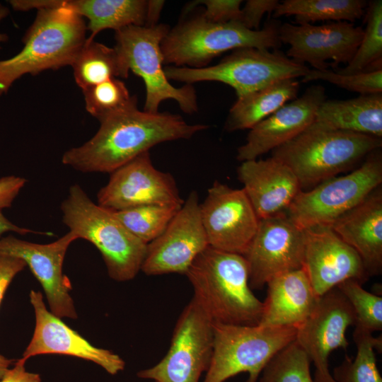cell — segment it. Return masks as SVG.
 I'll list each match as a JSON object with an SVG mask.
<instances>
[{
    "instance_id": "cell-1",
    "label": "cell",
    "mask_w": 382,
    "mask_h": 382,
    "mask_svg": "<svg viewBox=\"0 0 382 382\" xmlns=\"http://www.w3.org/2000/svg\"><path fill=\"white\" fill-rule=\"evenodd\" d=\"M100 124L91 139L64 152V165L83 173H110L158 144L189 139L208 128L168 112L141 111L137 100Z\"/></svg>"
},
{
    "instance_id": "cell-36",
    "label": "cell",
    "mask_w": 382,
    "mask_h": 382,
    "mask_svg": "<svg viewBox=\"0 0 382 382\" xmlns=\"http://www.w3.org/2000/svg\"><path fill=\"white\" fill-rule=\"evenodd\" d=\"M315 80H323L342 88L369 95L382 93V70L363 72L354 74H338L334 70L309 69L302 77L301 82L306 83Z\"/></svg>"
},
{
    "instance_id": "cell-44",
    "label": "cell",
    "mask_w": 382,
    "mask_h": 382,
    "mask_svg": "<svg viewBox=\"0 0 382 382\" xmlns=\"http://www.w3.org/2000/svg\"><path fill=\"white\" fill-rule=\"evenodd\" d=\"M9 14V9L0 3V23ZM8 40V36L0 32V42H5ZM1 48V47H0Z\"/></svg>"
},
{
    "instance_id": "cell-25",
    "label": "cell",
    "mask_w": 382,
    "mask_h": 382,
    "mask_svg": "<svg viewBox=\"0 0 382 382\" xmlns=\"http://www.w3.org/2000/svg\"><path fill=\"white\" fill-rule=\"evenodd\" d=\"M320 128L382 138V93L347 100H325L312 123Z\"/></svg>"
},
{
    "instance_id": "cell-22",
    "label": "cell",
    "mask_w": 382,
    "mask_h": 382,
    "mask_svg": "<svg viewBox=\"0 0 382 382\" xmlns=\"http://www.w3.org/2000/svg\"><path fill=\"white\" fill-rule=\"evenodd\" d=\"M237 175L259 219L286 212L302 190L292 170L272 156L241 162Z\"/></svg>"
},
{
    "instance_id": "cell-32",
    "label": "cell",
    "mask_w": 382,
    "mask_h": 382,
    "mask_svg": "<svg viewBox=\"0 0 382 382\" xmlns=\"http://www.w3.org/2000/svg\"><path fill=\"white\" fill-rule=\"evenodd\" d=\"M180 207L150 204L112 212L133 236L148 244L164 231Z\"/></svg>"
},
{
    "instance_id": "cell-29",
    "label": "cell",
    "mask_w": 382,
    "mask_h": 382,
    "mask_svg": "<svg viewBox=\"0 0 382 382\" xmlns=\"http://www.w3.org/2000/svg\"><path fill=\"white\" fill-rule=\"evenodd\" d=\"M364 0H285L279 2L273 17L294 16L297 24L324 21L354 22L365 13Z\"/></svg>"
},
{
    "instance_id": "cell-16",
    "label": "cell",
    "mask_w": 382,
    "mask_h": 382,
    "mask_svg": "<svg viewBox=\"0 0 382 382\" xmlns=\"http://www.w3.org/2000/svg\"><path fill=\"white\" fill-rule=\"evenodd\" d=\"M199 210L209 246L243 255L259 222L244 190L215 181Z\"/></svg>"
},
{
    "instance_id": "cell-2",
    "label": "cell",
    "mask_w": 382,
    "mask_h": 382,
    "mask_svg": "<svg viewBox=\"0 0 382 382\" xmlns=\"http://www.w3.org/2000/svg\"><path fill=\"white\" fill-rule=\"evenodd\" d=\"M185 275L193 299L212 322L257 325L262 301L249 285V270L243 255L208 246L193 261Z\"/></svg>"
},
{
    "instance_id": "cell-45",
    "label": "cell",
    "mask_w": 382,
    "mask_h": 382,
    "mask_svg": "<svg viewBox=\"0 0 382 382\" xmlns=\"http://www.w3.org/2000/svg\"><path fill=\"white\" fill-rule=\"evenodd\" d=\"M13 360L8 359L0 354V381L12 364Z\"/></svg>"
},
{
    "instance_id": "cell-12",
    "label": "cell",
    "mask_w": 382,
    "mask_h": 382,
    "mask_svg": "<svg viewBox=\"0 0 382 382\" xmlns=\"http://www.w3.org/2000/svg\"><path fill=\"white\" fill-rule=\"evenodd\" d=\"M304 232L286 214L259 219L245 252L251 289H262L280 274L303 268Z\"/></svg>"
},
{
    "instance_id": "cell-18",
    "label": "cell",
    "mask_w": 382,
    "mask_h": 382,
    "mask_svg": "<svg viewBox=\"0 0 382 382\" xmlns=\"http://www.w3.org/2000/svg\"><path fill=\"white\" fill-rule=\"evenodd\" d=\"M76 239L71 231L48 244L34 243L12 236L0 238V254L16 257L25 262L42 286L51 312L59 318H77L69 294L71 284L62 272L66 250Z\"/></svg>"
},
{
    "instance_id": "cell-7",
    "label": "cell",
    "mask_w": 382,
    "mask_h": 382,
    "mask_svg": "<svg viewBox=\"0 0 382 382\" xmlns=\"http://www.w3.org/2000/svg\"><path fill=\"white\" fill-rule=\"evenodd\" d=\"M212 354L203 382H224L248 373L257 382L263 369L282 349L294 342L295 326L262 327L213 322Z\"/></svg>"
},
{
    "instance_id": "cell-4",
    "label": "cell",
    "mask_w": 382,
    "mask_h": 382,
    "mask_svg": "<svg viewBox=\"0 0 382 382\" xmlns=\"http://www.w3.org/2000/svg\"><path fill=\"white\" fill-rule=\"evenodd\" d=\"M381 146L382 138L311 124L273 150L272 157L292 170L301 190H305L347 171Z\"/></svg>"
},
{
    "instance_id": "cell-35",
    "label": "cell",
    "mask_w": 382,
    "mask_h": 382,
    "mask_svg": "<svg viewBox=\"0 0 382 382\" xmlns=\"http://www.w3.org/2000/svg\"><path fill=\"white\" fill-rule=\"evenodd\" d=\"M337 288L350 303L355 315V328L373 333L382 330V297L369 292L354 279L345 281Z\"/></svg>"
},
{
    "instance_id": "cell-6",
    "label": "cell",
    "mask_w": 382,
    "mask_h": 382,
    "mask_svg": "<svg viewBox=\"0 0 382 382\" xmlns=\"http://www.w3.org/2000/svg\"><path fill=\"white\" fill-rule=\"evenodd\" d=\"M279 22L270 20L262 29L253 30L238 21L214 23L199 15L168 31L161 43L163 64L203 68L228 50L279 49Z\"/></svg>"
},
{
    "instance_id": "cell-9",
    "label": "cell",
    "mask_w": 382,
    "mask_h": 382,
    "mask_svg": "<svg viewBox=\"0 0 382 382\" xmlns=\"http://www.w3.org/2000/svg\"><path fill=\"white\" fill-rule=\"evenodd\" d=\"M169 30V27L164 24L127 26L115 31V47L126 68L141 77L144 83V111L157 113L161 103L171 99L178 103L183 112L193 113L198 110L195 88L191 84L174 87L163 69L161 43Z\"/></svg>"
},
{
    "instance_id": "cell-24",
    "label": "cell",
    "mask_w": 382,
    "mask_h": 382,
    "mask_svg": "<svg viewBox=\"0 0 382 382\" xmlns=\"http://www.w3.org/2000/svg\"><path fill=\"white\" fill-rule=\"evenodd\" d=\"M266 286L267 296L257 325L262 327L299 326L319 298L303 268L277 276Z\"/></svg>"
},
{
    "instance_id": "cell-31",
    "label": "cell",
    "mask_w": 382,
    "mask_h": 382,
    "mask_svg": "<svg viewBox=\"0 0 382 382\" xmlns=\"http://www.w3.org/2000/svg\"><path fill=\"white\" fill-rule=\"evenodd\" d=\"M353 339L357 347L354 359L345 357L342 364L334 369L335 382H382L376 365L375 349L381 350V337L355 328Z\"/></svg>"
},
{
    "instance_id": "cell-33",
    "label": "cell",
    "mask_w": 382,
    "mask_h": 382,
    "mask_svg": "<svg viewBox=\"0 0 382 382\" xmlns=\"http://www.w3.org/2000/svg\"><path fill=\"white\" fill-rule=\"evenodd\" d=\"M310 365L309 357L294 340L270 360L260 374V382H316Z\"/></svg>"
},
{
    "instance_id": "cell-38",
    "label": "cell",
    "mask_w": 382,
    "mask_h": 382,
    "mask_svg": "<svg viewBox=\"0 0 382 382\" xmlns=\"http://www.w3.org/2000/svg\"><path fill=\"white\" fill-rule=\"evenodd\" d=\"M277 0H248L241 8L240 23L249 30H257L263 16L274 12Z\"/></svg>"
},
{
    "instance_id": "cell-15",
    "label": "cell",
    "mask_w": 382,
    "mask_h": 382,
    "mask_svg": "<svg viewBox=\"0 0 382 382\" xmlns=\"http://www.w3.org/2000/svg\"><path fill=\"white\" fill-rule=\"evenodd\" d=\"M354 324L350 303L335 287L319 296L311 313L296 327L295 340L315 366L316 382H335L329 371V357L337 349H347L346 332Z\"/></svg>"
},
{
    "instance_id": "cell-37",
    "label": "cell",
    "mask_w": 382,
    "mask_h": 382,
    "mask_svg": "<svg viewBox=\"0 0 382 382\" xmlns=\"http://www.w3.org/2000/svg\"><path fill=\"white\" fill-rule=\"evenodd\" d=\"M241 0H200L187 5L184 11L188 12L197 5H204L205 9L201 16L214 23L240 22L241 17Z\"/></svg>"
},
{
    "instance_id": "cell-23",
    "label": "cell",
    "mask_w": 382,
    "mask_h": 382,
    "mask_svg": "<svg viewBox=\"0 0 382 382\" xmlns=\"http://www.w3.org/2000/svg\"><path fill=\"white\" fill-rule=\"evenodd\" d=\"M329 226L357 252L369 277L381 274V185Z\"/></svg>"
},
{
    "instance_id": "cell-41",
    "label": "cell",
    "mask_w": 382,
    "mask_h": 382,
    "mask_svg": "<svg viewBox=\"0 0 382 382\" xmlns=\"http://www.w3.org/2000/svg\"><path fill=\"white\" fill-rule=\"evenodd\" d=\"M25 361L21 358L14 363V366L8 369L0 382H41L40 376L36 373L27 371Z\"/></svg>"
},
{
    "instance_id": "cell-17",
    "label": "cell",
    "mask_w": 382,
    "mask_h": 382,
    "mask_svg": "<svg viewBox=\"0 0 382 382\" xmlns=\"http://www.w3.org/2000/svg\"><path fill=\"white\" fill-rule=\"evenodd\" d=\"M279 40L289 48L286 55L300 64H309L314 69H334L339 64H347L354 55L364 29L352 23L340 21L315 25L284 23L279 26Z\"/></svg>"
},
{
    "instance_id": "cell-3",
    "label": "cell",
    "mask_w": 382,
    "mask_h": 382,
    "mask_svg": "<svg viewBox=\"0 0 382 382\" xmlns=\"http://www.w3.org/2000/svg\"><path fill=\"white\" fill-rule=\"evenodd\" d=\"M38 6L41 9L23 35V49L0 60V96L25 74L71 66L86 41L82 17L54 0H40Z\"/></svg>"
},
{
    "instance_id": "cell-21",
    "label": "cell",
    "mask_w": 382,
    "mask_h": 382,
    "mask_svg": "<svg viewBox=\"0 0 382 382\" xmlns=\"http://www.w3.org/2000/svg\"><path fill=\"white\" fill-rule=\"evenodd\" d=\"M325 100L323 86L308 88L301 96L284 104L250 129L245 142L237 150V160L257 159L295 138L313 122L316 111Z\"/></svg>"
},
{
    "instance_id": "cell-13",
    "label": "cell",
    "mask_w": 382,
    "mask_h": 382,
    "mask_svg": "<svg viewBox=\"0 0 382 382\" xmlns=\"http://www.w3.org/2000/svg\"><path fill=\"white\" fill-rule=\"evenodd\" d=\"M110 174L97 194V204L109 210L150 204L181 207L184 202L173 176L156 168L149 151Z\"/></svg>"
},
{
    "instance_id": "cell-26",
    "label": "cell",
    "mask_w": 382,
    "mask_h": 382,
    "mask_svg": "<svg viewBox=\"0 0 382 382\" xmlns=\"http://www.w3.org/2000/svg\"><path fill=\"white\" fill-rule=\"evenodd\" d=\"M54 3L88 20V41L105 29L117 31L130 25L144 26L146 22L145 0H54Z\"/></svg>"
},
{
    "instance_id": "cell-5",
    "label": "cell",
    "mask_w": 382,
    "mask_h": 382,
    "mask_svg": "<svg viewBox=\"0 0 382 382\" xmlns=\"http://www.w3.org/2000/svg\"><path fill=\"white\" fill-rule=\"evenodd\" d=\"M61 210L62 221L69 231L100 251L112 279L126 282L137 276L147 244L133 236L112 211L93 202L78 184L70 187Z\"/></svg>"
},
{
    "instance_id": "cell-40",
    "label": "cell",
    "mask_w": 382,
    "mask_h": 382,
    "mask_svg": "<svg viewBox=\"0 0 382 382\" xmlns=\"http://www.w3.org/2000/svg\"><path fill=\"white\" fill-rule=\"evenodd\" d=\"M25 183L26 179L15 175L0 178V210L11 207Z\"/></svg>"
},
{
    "instance_id": "cell-30",
    "label": "cell",
    "mask_w": 382,
    "mask_h": 382,
    "mask_svg": "<svg viewBox=\"0 0 382 382\" xmlns=\"http://www.w3.org/2000/svg\"><path fill=\"white\" fill-rule=\"evenodd\" d=\"M366 8V27L362 39L351 61L343 68L332 69L338 74H354L382 70V1H371Z\"/></svg>"
},
{
    "instance_id": "cell-27",
    "label": "cell",
    "mask_w": 382,
    "mask_h": 382,
    "mask_svg": "<svg viewBox=\"0 0 382 382\" xmlns=\"http://www.w3.org/2000/svg\"><path fill=\"white\" fill-rule=\"evenodd\" d=\"M299 88L297 80L286 79L238 98L229 110L225 129L229 132L251 129L296 98Z\"/></svg>"
},
{
    "instance_id": "cell-28",
    "label": "cell",
    "mask_w": 382,
    "mask_h": 382,
    "mask_svg": "<svg viewBox=\"0 0 382 382\" xmlns=\"http://www.w3.org/2000/svg\"><path fill=\"white\" fill-rule=\"evenodd\" d=\"M71 66L81 91L110 79L127 78L129 72L115 47H109L94 40L86 39Z\"/></svg>"
},
{
    "instance_id": "cell-14",
    "label": "cell",
    "mask_w": 382,
    "mask_h": 382,
    "mask_svg": "<svg viewBox=\"0 0 382 382\" xmlns=\"http://www.w3.org/2000/svg\"><path fill=\"white\" fill-rule=\"evenodd\" d=\"M199 204L197 192L192 190L164 231L147 244L141 268L145 274H185L198 255L209 246Z\"/></svg>"
},
{
    "instance_id": "cell-20",
    "label": "cell",
    "mask_w": 382,
    "mask_h": 382,
    "mask_svg": "<svg viewBox=\"0 0 382 382\" xmlns=\"http://www.w3.org/2000/svg\"><path fill=\"white\" fill-rule=\"evenodd\" d=\"M30 299L35 311V326L33 337L23 354V360L26 361L40 354H59L94 362L111 375L125 369V363L119 355L93 346L49 311L40 291L31 290Z\"/></svg>"
},
{
    "instance_id": "cell-34",
    "label": "cell",
    "mask_w": 382,
    "mask_h": 382,
    "mask_svg": "<svg viewBox=\"0 0 382 382\" xmlns=\"http://www.w3.org/2000/svg\"><path fill=\"white\" fill-rule=\"evenodd\" d=\"M82 91L87 112L99 122L137 100L135 96H130L125 84L116 78L110 79Z\"/></svg>"
},
{
    "instance_id": "cell-42",
    "label": "cell",
    "mask_w": 382,
    "mask_h": 382,
    "mask_svg": "<svg viewBox=\"0 0 382 382\" xmlns=\"http://www.w3.org/2000/svg\"><path fill=\"white\" fill-rule=\"evenodd\" d=\"M163 5L164 1H148L146 26H151L157 24Z\"/></svg>"
},
{
    "instance_id": "cell-19",
    "label": "cell",
    "mask_w": 382,
    "mask_h": 382,
    "mask_svg": "<svg viewBox=\"0 0 382 382\" xmlns=\"http://www.w3.org/2000/svg\"><path fill=\"white\" fill-rule=\"evenodd\" d=\"M303 269L318 296L354 279L363 284L369 276L357 252L329 226L303 229Z\"/></svg>"
},
{
    "instance_id": "cell-11",
    "label": "cell",
    "mask_w": 382,
    "mask_h": 382,
    "mask_svg": "<svg viewBox=\"0 0 382 382\" xmlns=\"http://www.w3.org/2000/svg\"><path fill=\"white\" fill-rule=\"evenodd\" d=\"M212 325L192 298L177 320L166 354L156 365L139 371L137 376L155 382H199L212 357Z\"/></svg>"
},
{
    "instance_id": "cell-8",
    "label": "cell",
    "mask_w": 382,
    "mask_h": 382,
    "mask_svg": "<svg viewBox=\"0 0 382 382\" xmlns=\"http://www.w3.org/2000/svg\"><path fill=\"white\" fill-rule=\"evenodd\" d=\"M309 71L305 64L289 58L279 49L243 47L233 50L219 63L203 68L166 66L168 79L191 84L219 81L231 86L238 98L262 89L278 81L303 77Z\"/></svg>"
},
{
    "instance_id": "cell-39",
    "label": "cell",
    "mask_w": 382,
    "mask_h": 382,
    "mask_svg": "<svg viewBox=\"0 0 382 382\" xmlns=\"http://www.w3.org/2000/svg\"><path fill=\"white\" fill-rule=\"evenodd\" d=\"M25 266V262L20 258L0 254V304L13 277Z\"/></svg>"
},
{
    "instance_id": "cell-43",
    "label": "cell",
    "mask_w": 382,
    "mask_h": 382,
    "mask_svg": "<svg viewBox=\"0 0 382 382\" xmlns=\"http://www.w3.org/2000/svg\"><path fill=\"white\" fill-rule=\"evenodd\" d=\"M8 231H13L20 234L28 233H42V232H36L29 228L16 226L5 217L0 210V237L3 233Z\"/></svg>"
},
{
    "instance_id": "cell-10",
    "label": "cell",
    "mask_w": 382,
    "mask_h": 382,
    "mask_svg": "<svg viewBox=\"0 0 382 382\" xmlns=\"http://www.w3.org/2000/svg\"><path fill=\"white\" fill-rule=\"evenodd\" d=\"M382 183L381 149L370 153L359 167L345 175L325 180L301 190L287 210L301 228L330 226L364 200Z\"/></svg>"
}]
</instances>
